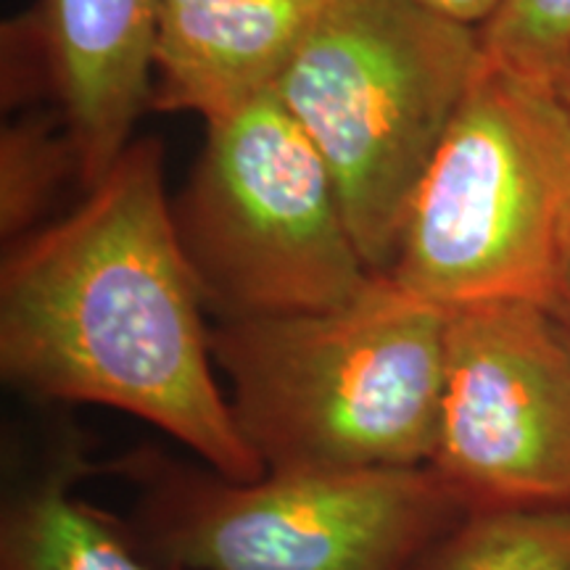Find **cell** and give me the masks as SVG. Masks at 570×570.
Returning <instances> with one entry per match:
<instances>
[{"instance_id":"1","label":"cell","mask_w":570,"mask_h":570,"mask_svg":"<svg viewBox=\"0 0 570 570\" xmlns=\"http://www.w3.org/2000/svg\"><path fill=\"white\" fill-rule=\"evenodd\" d=\"M164 148L135 138L71 212L6 244L0 373L40 402L119 410L233 481L267 473L214 375Z\"/></svg>"},{"instance_id":"2","label":"cell","mask_w":570,"mask_h":570,"mask_svg":"<svg viewBox=\"0 0 570 570\" xmlns=\"http://www.w3.org/2000/svg\"><path fill=\"white\" fill-rule=\"evenodd\" d=\"M449 312L373 275L327 309L219 320L214 365L240 433L277 473L425 468Z\"/></svg>"},{"instance_id":"3","label":"cell","mask_w":570,"mask_h":570,"mask_svg":"<svg viewBox=\"0 0 570 570\" xmlns=\"http://www.w3.org/2000/svg\"><path fill=\"white\" fill-rule=\"evenodd\" d=\"M570 259V111L552 82L491 63L412 190L389 277L452 312L554 309Z\"/></svg>"},{"instance_id":"4","label":"cell","mask_w":570,"mask_h":570,"mask_svg":"<svg viewBox=\"0 0 570 570\" xmlns=\"http://www.w3.org/2000/svg\"><path fill=\"white\" fill-rule=\"evenodd\" d=\"M481 61L479 30L417 0H323L277 80L370 273H389L412 190Z\"/></svg>"},{"instance_id":"5","label":"cell","mask_w":570,"mask_h":570,"mask_svg":"<svg viewBox=\"0 0 570 570\" xmlns=\"http://www.w3.org/2000/svg\"><path fill=\"white\" fill-rule=\"evenodd\" d=\"M114 470L138 487L122 529L159 570H415L465 515L428 465L233 481L146 446Z\"/></svg>"},{"instance_id":"6","label":"cell","mask_w":570,"mask_h":570,"mask_svg":"<svg viewBox=\"0 0 570 570\" xmlns=\"http://www.w3.org/2000/svg\"><path fill=\"white\" fill-rule=\"evenodd\" d=\"M173 217L206 309L219 320L327 309L375 275L331 169L275 90L206 122Z\"/></svg>"},{"instance_id":"7","label":"cell","mask_w":570,"mask_h":570,"mask_svg":"<svg viewBox=\"0 0 570 570\" xmlns=\"http://www.w3.org/2000/svg\"><path fill=\"white\" fill-rule=\"evenodd\" d=\"M428 468L460 510L570 508V331L550 306L449 312Z\"/></svg>"},{"instance_id":"8","label":"cell","mask_w":570,"mask_h":570,"mask_svg":"<svg viewBox=\"0 0 570 570\" xmlns=\"http://www.w3.org/2000/svg\"><path fill=\"white\" fill-rule=\"evenodd\" d=\"M159 0H38L24 13L80 159L82 190L109 173L151 106Z\"/></svg>"},{"instance_id":"9","label":"cell","mask_w":570,"mask_h":570,"mask_svg":"<svg viewBox=\"0 0 570 570\" xmlns=\"http://www.w3.org/2000/svg\"><path fill=\"white\" fill-rule=\"evenodd\" d=\"M323 0H159L151 109L204 122L273 92Z\"/></svg>"},{"instance_id":"10","label":"cell","mask_w":570,"mask_h":570,"mask_svg":"<svg viewBox=\"0 0 570 570\" xmlns=\"http://www.w3.org/2000/svg\"><path fill=\"white\" fill-rule=\"evenodd\" d=\"M92 473L77 439H63L46 462L13 483L0 510V570H159L106 518L75 494Z\"/></svg>"},{"instance_id":"11","label":"cell","mask_w":570,"mask_h":570,"mask_svg":"<svg viewBox=\"0 0 570 570\" xmlns=\"http://www.w3.org/2000/svg\"><path fill=\"white\" fill-rule=\"evenodd\" d=\"M415 570H570V508L468 512Z\"/></svg>"},{"instance_id":"12","label":"cell","mask_w":570,"mask_h":570,"mask_svg":"<svg viewBox=\"0 0 570 570\" xmlns=\"http://www.w3.org/2000/svg\"><path fill=\"white\" fill-rule=\"evenodd\" d=\"M80 185V159L59 109L21 114L0 132V235L6 244L42 225L53 198Z\"/></svg>"},{"instance_id":"13","label":"cell","mask_w":570,"mask_h":570,"mask_svg":"<svg viewBox=\"0 0 570 570\" xmlns=\"http://www.w3.org/2000/svg\"><path fill=\"white\" fill-rule=\"evenodd\" d=\"M479 38L491 63L552 82L570 56V0H504Z\"/></svg>"},{"instance_id":"14","label":"cell","mask_w":570,"mask_h":570,"mask_svg":"<svg viewBox=\"0 0 570 570\" xmlns=\"http://www.w3.org/2000/svg\"><path fill=\"white\" fill-rule=\"evenodd\" d=\"M417 3L425 6L428 11L439 13V17L481 30L502 9L504 0H417Z\"/></svg>"},{"instance_id":"15","label":"cell","mask_w":570,"mask_h":570,"mask_svg":"<svg viewBox=\"0 0 570 570\" xmlns=\"http://www.w3.org/2000/svg\"><path fill=\"white\" fill-rule=\"evenodd\" d=\"M554 312H558V317L570 331V259H568L566 275H562V288H560V298H558V306H554Z\"/></svg>"},{"instance_id":"16","label":"cell","mask_w":570,"mask_h":570,"mask_svg":"<svg viewBox=\"0 0 570 570\" xmlns=\"http://www.w3.org/2000/svg\"><path fill=\"white\" fill-rule=\"evenodd\" d=\"M552 85H554V90H558L560 101L566 104V109L570 111V56H568V61L560 67L558 75H554Z\"/></svg>"}]
</instances>
